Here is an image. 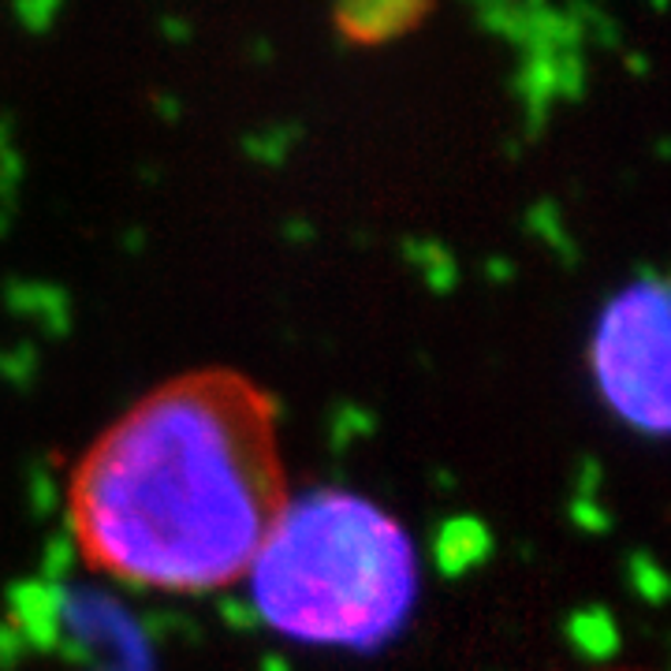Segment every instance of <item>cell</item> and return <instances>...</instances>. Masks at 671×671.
<instances>
[{"label": "cell", "mask_w": 671, "mask_h": 671, "mask_svg": "<svg viewBox=\"0 0 671 671\" xmlns=\"http://www.w3.org/2000/svg\"><path fill=\"white\" fill-rule=\"evenodd\" d=\"M283 507L280 406L228 365L154 384L68 477V526L83 564L154 593L239 582Z\"/></svg>", "instance_id": "cell-1"}, {"label": "cell", "mask_w": 671, "mask_h": 671, "mask_svg": "<svg viewBox=\"0 0 671 671\" xmlns=\"http://www.w3.org/2000/svg\"><path fill=\"white\" fill-rule=\"evenodd\" d=\"M254 608L283 638L373 653L419 605L406 526L348 489L288 500L250 567Z\"/></svg>", "instance_id": "cell-2"}, {"label": "cell", "mask_w": 671, "mask_h": 671, "mask_svg": "<svg viewBox=\"0 0 671 671\" xmlns=\"http://www.w3.org/2000/svg\"><path fill=\"white\" fill-rule=\"evenodd\" d=\"M589 373L619 422L671 436V277L649 272L608 299L589 340Z\"/></svg>", "instance_id": "cell-3"}, {"label": "cell", "mask_w": 671, "mask_h": 671, "mask_svg": "<svg viewBox=\"0 0 671 671\" xmlns=\"http://www.w3.org/2000/svg\"><path fill=\"white\" fill-rule=\"evenodd\" d=\"M430 16V8L425 4H389V0H381V4H348L336 12V27H340V34L348 38L354 45H381L389 42V38H400L406 34L414 23H422V19Z\"/></svg>", "instance_id": "cell-4"}]
</instances>
